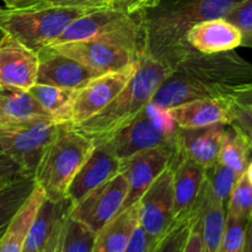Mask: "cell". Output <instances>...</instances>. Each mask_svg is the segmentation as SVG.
<instances>
[{
	"label": "cell",
	"mask_w": 252,
	"mask_h": 252,
	"mask_svg": "<svg viewBox=\"0 0 252 252\" xmlns=\"http://www.w3.org/2000/svg\"><path fill=\"white\" fill-rule=\"evenodd\" d=\"M252 83V64L234 51L206 54L193 51L172 66L150 103L161 110L207 97H224Z\"/></svg>",
	"instance_id": "obj_1"
},
{
	"label": "cell",
	"mask_w": 252,
	"mask_h": 252,
	"mask_svg": "<svg viewBox=\"0 0 252 252\" xmlns=\"http://www.w3.org/2000/svg\"><path fill=\"white\" fill-rule=\"evenodd\" d=\"M243 0H160L139 14L143 32V56L174 66L194 51L187 33L194 25L225 17Z\"/></svg>",
	"instance_id": "obj_2"
},
{
	"label": "cell",
	"mask_w": 252,
	"mask_h": 252,
	"mask_svg": "<svg viewBox=\"0 0 252 252\" xmlns=\"http://www.w3.org/2000/svg\"><path fill=\"white\" fill-rule=\"evenodd\" d=\"M172 73V66L159 59L143 56L129 83L101 112L75 128L95 144L102 143L132 122L152 101L153 96Z\"/></svg>",
	"instance_id": "obj_3"
},
{
	"label": "cell",
	"mask_w": 252,
	"mask_h": 252,
	"mask_svg": "<svg viewBox=\"0 0 252 252\" xmlns=\"http://www.w3.org/2000/svg\"><path fill=\"white\" fill-rule=\"evenodd\" d=\"M95 148V143L69 125H61L44 152L33 179L47 199H65L71 181Z\"/></svg>",
	"instance_id": "obj_4"
},
{
	"label": "cell",
	"mask_w": 252,
	"mask_h": 252,
	"mask_svg": "<svg viewBox=\"0 0 252 252\" xmlns=\"http://www.w3.org/2000/svg\"><path fill=\"white\" fill-rule=\"evenodd\" d=\"M94 10L27 5L0 7V33L10 34L32 51L53 43L71 21Z\"/></svg>",
	"instance_id": "obj_5"
},
{
	"label": "cell",
	"mask_w": 252,
	"mask_h": 252,
	"mask_svg": "<svg viewBox=\"0 0 252 252\" xmlns=\"http://www.w3.org/2000/svg\"><path fill=\"white\" fill-rule=\"evenodd\" d=\"M76 41L107 42L143 56V32L139 16L127 14L116 6L94 10L78 17L49 46Z\"/></svg>",
	"instance_id": "obj_6"
},
{
	"label": "cell",
	"mask_w": 252,
	"mask_h": 252,
	"mask_svg": "<svg viewBox=\"0 0 252 252\" xmlns=\"http://www.w3.org/2000/svg\"><path fill=\"white\" fill-rule=\"evenodd\" d=\"M179 130L166 110L149 103L132 122L102 143L122 161L135 153L152 148L177 149Z\"/></svg>",
	"instance_id": "obj_7"
},
{
	"label": "cell",
	"mask_w": 252,
	"mask_h": 252,
	"mask_svg": "<svg viewBox=\"0 0 252 252\" xmlns=\"http://www.w3.org/2000/svg\"><path fill=\"white\" fill-rule=\"evenodd\" d=\"M139 62L140 58L122 70L96 76L83 88L75 90L68 125L76 127L101 112L129 83L138 70Z\"/></svg>",
	"instance_id": "obj_8"
},
{
	"label": "cell",
	"mask_w": 252,
	"mask_h": 252,
	"mask_svg": "<svg viewBox=\"0 0 252 252\" xmlns=\"http://www.w3.org/2000/svg\"><path fill=\"white\" fill-rule=\"evenodd\" d=\"M139 225L160 243L174 223V165H170L139 199Z\"/></svg>",
	"instance_id": "obj_9"
},
{
	"label": "cell",
	"mask_w": 252,
	"mask_h": 252,
	"mask_svg": "<svg viewBox=\"0 0 252 252\" xmlns=\"http://www.w3.org/2000/svg\"><path fill=\"white\" fill-rule=\"evenodd\" d=\"M127 192V180L120 172L71 207L68 216L83 223L96 234L118 212L122 211Z\"/></svg>",
	"instance_id": "obj_10"
},
{
	"label": "cell",
	"mask_w": 252,
	"mask_h": 252,
	"mask_svg": "<svg viewBox=\"0 0 252 252\" xmlns=\"http://www.w3.org/2000/svg\"><path fill=\"white\" fill-rule=\"evenodd\" d=\"M177 149L157 147L142 150L121 161L120 172L128 184L127 197L122 209L139 202L140 197L150 185L177 160Z\"/></svg>",
	"instance_id": "obj_11"
},
{
	"label": "cell",
	"mask_w": 252,
	"mask_h": 252,
	"mask_svg": "<svg viewBox=\"0 0 252 252\" xmlns=\"http://www.w3.org/2000/svg\"><path fill=\"white\" fill-rule=\"evenodd\" d=\"M48 47L79 62L98 75L122 70L143 57L122 46L100 41H76Z\"/></svg>",
	"instance_id": "obj_12"
},
{
	"label": "cell",
	"mask_w": 252,
	"mask_h": 252,
	"mask_svg": "<svg viewBox=\"0 0 252 252\" xmlns=\"http://www.w3.org/2000/svg\"><path fill=\"white\" fill-rule=\"evenodd\" d=\"M59 123L38 120L21 123L11 129V144L7 155L20 166L22 176L33 177L48 145L58 132Z\"/></svg>",
	"instance_id": "obj_13"
},
{
	"label": "cell",
	"mask_w": 252,
	"mask_h": 252,
	"mask_svg": "<svg viewBox=\"0 0 252 252\" xmlns=\"http://www.w3.org/2000/svg\"><path fill=\"white\" fill-rule=\"evenodd\" d=\"M0 34V89L29 91L37 84L38 53L10 34Z\"/></svg>",
	"instance_id": "obj_14"
},
{
	"label": "cell",
	"mask_w": 252,
	"mask_h": 252,
	"mask_svg": "<svg viewBox=\"0 0 252 252\" xmlns=\"http://www.w3.org/2000/svg\"><path fill=\"white\" fill-rule=\"evenodd\" d=\"M206 169L187 158L174 164V223L191 220L198 212L203 194Z\"/></svg>",
	"instance_id": "obj_15"
},
{
	"label": "cell",
	"mask_w": 252,
	"mask_h": 252,
	"mask_svg": "<svg viewBox=\"0 0 252 252\" xmlns=\"http://www.w3.org/2000/svg\"><path fill=\"white\" fill-rule=\"evenodd\" d=\"M120 170L121 160L115 157L103 143L95 144V148L75 175L66 192L65 199L70 204V208L93 189L120 174Z\"/></svg>",
	"instance_id": "obj_16"
},
{
	"label": "cell",
	"mask_w": 252,
	"mask_h": 252,
	"mask_svg": "<svg viewBox=\"0 0 252 252\" xmlns=\"http://www.w3.org/2000/svg\"><path fill=\"white\" fill-rule=\"evenodd\" d=\"M38 75L37 84L57 86L66 90H78L98 76L79 62L53 51L49 47L37 51Z\"/></svg>",
	"instance_id": "obj_17"
},
{
	"label": "cell",
	"mask_w": 252,
	"mask_h": 252,
	"mask_svg": "<svg viewBox=\"0 0 252 252\" xmlns=\"http://www.w3.org/2000/svg\"><path fill=\"white\" fill-rule=\"evenodd\" d=\"M167 115L181 129L229 126L233 122L228 97L197 98L169 108Z\"/></svg>",
	"instance_id": "obj_18"
},
{
	"label": "cell",
	"mask_w": 252,
	"mask_h": 252,
	"mask_svg": "<svg viewBox=\"0 0 252 252\" xmlns=\"http://www.w3.org/2000/svg\"><path fill=\"white\" fill-rule=\"evenodd\" d=\"M187 42L201 53H221L241 47L243 34L235 25L219 17L194 25L187 33Z\"/></svg>",
	"instance_id": "obj_19"
},
{
	"label": "cell",
	"mask_w": 252,
	"mask_h": 252,
	"mask_svg": "<svg viewBox=\"0 0 252 252\" xmlns=\"http://www.w3.org/2000/svg\"><path fill=\"white\" fill-rule=\"evenodd\" d=\"M226 126L216 125L196 129H181L177 137V154L204 169L218 161Z\"/></svg>",
	"instance_id": "obj_20"
},
{
	"label": "cell",
	"mask_w": 252,
	"mask_h": 252,
	"mask_svg": "<svg viewBox=\"0 0 252 252\" xmlns=\"http://www.w3.org/2000/svg\"><path fill=\"white\" fill-rule=\"evenodd\" d=\"M139 225V203L118 212L96 233L93 252H125L133 231Z\"/></svg>",
	"instance_id": "obj_21"
},
{
	"label": "cell",
	"mask_w": 252,
	"mask_h": 252,
	"mask_svg": "<svg viewBox=\"0 0 252 252\" xmlns=\"http://www.w3.org/2000/svg\"><path fill=\"white\" fill-rule=\"evenodd\" d=\"M44 199L46 196L43 191L36 185L24 206L0 235V252H22L31 224Z\"/></svg>",
	"instance_id": "obj_22"
},
{
	"label": "cell",
	"mask_w": 252,
	"mask_h": 252,
	"mask_svg": "<svg viewBox=\"0 0 252 252\" xmlns=\"http://www.w3.org/2000/svg\"><path fill=\"white\" fill-rule=\"evenodd\" d=\"M69 209L70 204L66 199L59 202L44 199L31 224L22 252H43L57 223L64 214L69 213Z\"/></svg>",
	"instance_id": "obj_23"
},
{
	"label": "cell",
	"mask_w": 252,
	"mask_h": 252,
	"mask_svg": "<svg viewBox=\"0 0 252 252\" xmlns=\"http://www.w3.org/2000/svg\"><path fill=\"white\" fill-rule=\"evenodd\" d=\"M198 214L203 252H219L225 230L226 206L211 198L203 187Z\"/></svg>",
	"instance_id": "obj_24"
},
{
	"label": "cell",
	"mask_w": 252,
	"mask_h": 252,
	"mask_svg": "<svg viewBox=\"0 0 252 252\" xmlns=\"http://www.w3.org/2000/svg\"><path fill=\"white\" fill-rule=\"evenodd\" d=\"M0 111L17 123L51 120L30 91L0 89Z\"/></svg>",
	"instance_id": "obj_25"
},
{
	"label": "cell",
	"mask_w": 252,
	"mask_h": 252,
	"mask_svg": "<svg viewBox=\"0 0 252 252\" xmlns=\"http://www.w3.org/2000/svg\"><path fill=\"white\" fill-rule=\"evenodd\" d=\"M36 187L33 177L16 176L0 189V235Z\"/></svg>",
	"instance_id": "obj_26"
},
{
	"label": "cell",
	"mask_w": 252,
	"mask_h": 252,
	"mask_svg": "<svg viewBox=\"0 0 252 252\" xmlns=\"http://www.w3.org/2000/svg\"><path fill=\"white\" fill-rule=\"evenodd\" d=\"M29 91L41 105V107L46 111L52 121L59 125H68L75 90H66L57 86L36 84Z\"/></svg>",
	"instance_id": "obj_27"
},
{
	"label": "cell",
	"mask_w": 252,
	"mask_h": 252,
	"mask_svg": "<svg viewBox=\"0 0 252 252\" xmlns=\"http://www.w3.org/2000/svg\"><path fill=\"white\" fill-rule=\"evenodd\" d=\"M250 147L243 133L233 125H229L224 133L218 161L240 176L250 162Z\"/></svg>",
	"instance_id": "obj_28"
},
{
	"label": "cell",
	"mask_w": 252,
	"mask_h": 252,
	"mask_svg": "<svg viewBox=\"0 0 252 252\" xmlns=\"http://www.w3.org/2000/svg\"><path fill=\"white\" fill-rule=\"evenodd\" d=\"M238 177L233 170L217 161L206 169L204 189L211 198L226 206Z\"/></svg>",
	"instance_id": "obj_29"
},
{
	"label": "cell",
	"mask_w": 252,
	"mask_h": 252,
	"mask_svg": "<svg viewBox=\"0 0 252 252\" xmlns=\"http://www.w3.org/2000/svg\"><path fill=\"white\" fill-rule=\"evenodd\" d=\"M96 234L68 216L63 231L61 252H93Z\"/></svg>",
	"instance_id": "obj_30"
},
{
	"label": "cell",
	"mask_w": 252,
	"mask_h": 252,
	"mask_svg": "<svg viewBox=\"0 0 252 252\" xmlns=\"http://www.w3.org/2000/svg\"><path fill=\"white\" fill-rule=\"evenodd\" d=\"M226 214L245 220L252 217V186L245 174L240 175L234 185L226 203Z\"/></svg>",
	"instance_id": "obj_31"
},
{
	"label": "cell",
	"mask_w": 252,
	"mask_h": 252,
	"mask_svg": "<svg viewBox=\"0 0 252 252\" xmlns=\"http://www.w3.org/2000/svg\"><path fill=\"white\" fill-rule=\"evenodd\" d=\"M248 220L226 214L225 230L219 252H243L245 245Z\"/></svg>",
	"instance_id": "obj_32"
},
{
	"label": "cell",
	"mask_w": 252,
	"mask_h": 252,
	"mask_svg": "<svg viewBox=\"0 0 252 252\" xmlns=\"http://www.w3.org/2000/svg\"><path fill=\"white\" fill-rule=\"evenodd\" d=\"M235 25L243 34V47L252 48V0H243L224 17Z\"/></svg>",
	"instance_id": "obj_33"
},
{
	"label": "cell",
	"mask_w": 252,
	"mask_h": 252,
	"mask_svg": "<svg viewBox=\"0 0 252 252\" xmlns=\"http://www.w3.org/2000/svg\"><path fill=\"white\" fill-rule=\"evenodd\" d=\"M192 220L193 218L191 220L175 224L171 230L160 241L154 252H182L191 229Z\"/></svg>",
	"instance_id": "obj_34"
},
{
	"label": "cell",
	"mask_w": 252,
	"mask_h": 252,
	"mask_svg": "<svg viewBox=\"0 0 252 252\" xmlns=\"http://www.w3.org/2000/svg\"><path fill=\"white\" fill-rule=\"evenodd\" d=\"M228 100L229 103H230L231 116H233V122H231V125L243 133L244 137L248 140L252 154V106L239 103L229 97Z\"/></svg>",
	"instance_id": "obj_35"
},
{
	"label": "cell",
	"mask_w": 252,
	"mask_h": 252,
	"mask_svg": "<svg viewBox=\"0 0 252 252\" xmlns=\"http://www.w3.org/2000/svg\"><path fill=\"white\" fill-rule=\"evenodd\" d=\"M116 0H38L32 5L54 7H71V9L98 10L115 6Z\"/></svg>",
	"instance_id": "obj_36"
},
{
	"label": "cell",
	"mask_w": 252,
	"mask_h": 252,
	"mask_svg": "<svg viewBox=\"0 0 252 252\" xmlns=\"http://www.w3.org/2000/svg\"><path fill=\"white\" fill-rule=\"evenodd\" d=\"M159 243H155L140 225L133 231L125 252H154Z\"/></svg>",
	"instance_id": "obj_37"
},
{
	"label": "cell",
	"mask_w": 252,
	"mask_h": 252,
	"mask_svg": "<svg viewBox=\"0 0 252 252\" xmlns=\"http://www.w3.org/2000/svg\"><path fill=\"white\" fill-rule=\"evenodd\" d=\"M182 252H203V243H202L198 212H197L196 216L193 217L191 229H189V236H187L186 244H185Z\"/></svg>",
	"instance_id": "obj_38"
},
{
	"label": "cell",
	"mask_w": 252,
	"mask_h": 252,
	"mask_svg": "<svg viewBox=\"0 0 252 252\" xmlns=\"http://www.w3.org/2000/svg\"><path fill=\"white\" fill-rule=\"evenodd\" d=\"M160 0H116L115 6L130 15H139L145 10L155 6Z\"/></svg>",
	"instance_id": "obj_39"
},
{
	"label": "cell",
	"mask_w": 252,
	"mask_h": 252,
	"mask_svg": "<svg viewBox=\"0 0 252 252\" xmlns=\"http://www.w3.org/2000/svg\"><path fill=\"white\" fill-rule=\"evenodd\" d=\"M68 214H64L57 223L56 228H54L53 234H52L51 239L47 243L46 248L43 252H61L62 250V243H63V231H64V224H65Z\"/></svg>",
	"instance_id": "obj_40"
},
{
	"label": "cell",
	"mask_w": 252,
	"mask_h": 252,
	"mask_svg": "<svg viewBox=\"0 0 252 252\" xmlns=\"http://www.w3.org/2000/svg\"><path fill=\"white\" fill-rule=\"evenodd\" d=\"M21 175L20 166L7 154H0V180L16 177Z\"/></svg>",
	"instance_id": "obj_41"
},
{
	"label": "cell",
	"mask_w": 252,
	"mask_h": 252,
	"mask_svg": "<svg viewBox=\"0 0 252 252\" xmlns=\"http://www.w3.org/2000/svg\"><path fill=\"white\" fill-rule=\"evenodd\" d=\"M225 96L239 103L252 106V83L236 86Z\"/></svg>",
	"instance_id": "obj_42"
},
{
	"label": "cell",
	"mask_w": 252,
	"mask_h": 252,
	"mask_svg": "<svg viewBox=\"0 0 252 252\" xmlns=\"http://www.w3.org/2000/svg\"><path fill=\"white\" fill-rule=\"evenodd\" d=\"M14 127H0V154H7L9 152L11 144V129Z\"/></svg>",
	"instance_id": "obj_43"
},
{
	"label": "cell",
	"mask_w": 252,
	"mask_h": 252,
	"mask_svg": "<svg viewBox=\"0 0 252 252\" xmlns=\"http://www.w3.org/2000/svg\"><path fill=\"white\" fill-rule=\"evenodd\" d=\"M243 252H252V217L248 220V226H246L245 245H244Z\"/></svg>",
	"instance_id": "obj_44"
},
{
	"label": "cell",
	"mask_w": 252,
	"mask_h": 252,
	"mask_svg": "<svg viewBox=\"0 0 252 252\" xmlns=\"http://www.w3.org/2000/svg\"><path fill=\"white\" fill-rule=\"evenodd\" d=\"M4 2L5 7H22L27 5H32L38 0H1Z\"/></svg>",
	"instance_id": "obj_45"
},
{
	"label": "cell",
	"mask_w": 252,
	"mask_h": 252,
	"mask_svg": "<svg viewBox=\"0 0 252 252\" xmlns=\"http://www.w3.org/2000/svg\"><path fill=\"white\" fill-rule=\"evenodd\" d=\"M17 125H20V123L9 120V118L0 111V127H14V126Z\"/></svg>",
	"instance_id": "obj_46"
},
{
	"label": "cell",
	"mask_w": 252,
	"mask_h": 252,
	"mask_svg": "<svg viewBox=\"0 0 252 252\" xmlns=\"http://www.w3.org/2000/svg\"><path fill=\"white\" fill-rule=\"evenodd\" d=\"M244 174H245L246 179H248V181L250 182L251 186H252V160H250V162H249L248 167H246V170Z\"/></svg>",
	"instance_id": "obj_47"
},
{
	"label": "cell",
	"mask_w": 252,
	"mask_h": 252,
	"mask_svg": "<svg viewBox=\"0 0 252 252\" xmlns=\"http://www.w3.org/2000/svg\"><path fill=\"white\" fill-rule=\"evenodd\" d=\"M12 179H15V177H10V179H2V180H0V189H1V187H4L6 184H9V182L11 181Z\"/></svg>",
	"instance_id": "obj_48"
}]
</instances>
